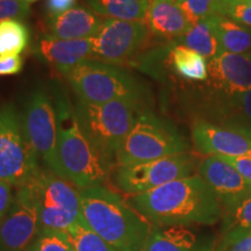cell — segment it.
<instances>
[{
  "mask_svg": "<svg viewBox=\"0 0 251 251\" xmlns=\"http://www.w3.org/2000/svg\"><path fill=\"white\" fill-rule=\"evenodd\" d=\"M127 202L150 224L157 226L211 227L224 216L218 198L198 175L129 196Z\"/></svg>",
  "mask_w": 251,
  "mask_h": 251,
  "instance_id": "cell-1",
  "label": "cell"
},
{
  "mask_svg": "<svg viewBox=\"0 0 251 251\" xmlns=\"http://www.w3.org/2000/svg\"><path fill=\"white\" fill-rule=\"evenodd\" d=\"M56 113L57 140L51 171L78 190L103 186L113 166L97 151L80 130L74 105L59 81L50 85Z\"/></svg>",
  "mask_w": 251,
  "mask_h": 251,
  "instance_id": "cell-2",
  "label": "cell"
},
{
  "mask_svg": "<svg viewBox=\"0 0 251 251\" xmlns=\"http://www.w3.org/2000/svg\"><path fill=\"white\" fill-rule=\"evenodd\" d=\"M84 224L117 251H143L151 224L106 186L78 190Z\"/></svg>",
  "mask_w": 251,
  "mask_h": 251,
  "instance_id": "cell-3",
  "label": "cell"
},
{
  "mask_svg": "<svg viewBox=\"0 0 251 251\" xmlns=\"http://www.w3.org/2000/svg\"><path fill=\"white\" fill-rule=\"evenodd\" d=\"M74 109L80 130L100 155L115 166V155L142 106L127 100L91 103L76 99Z\"/></svg>",
  "mask_w": 251,
  "mask_h": 251,
  "instance_id": "cell-4",
  "label": "cell"
},
{
  "mask_svg": "<svg viewBox=\"0 0 251 251\" xmlns=\"http://www.w3.org/2000/svg\"><path fill=\"white\" fill-rule=\"evenodd\" d=\"M78 99L91 103L127 100L142 106L147 100L146 84L118 65L89 59L64 75Z\"/></svg>",
  "mask_w": 251,
  "mask_h": 251,
  "instance_id": "cell-5",
  "label": "cell"
},
{
  "mask_svg": "<svg viewBox=\"0 0 251 251\" xmlns=\"http://www.w3.org/2000/svg\"><path fill=\"white\" fill-rule=\"evenodd\" d=\"M187 150V141L170 121L143 108L118 149L115 165L155 161Z\"/></svg>",
  "mask_w": 251,
  "mask_h": 251,
  "instance_id": "cell-6",
  "label": "cell"
},
{
  "mask_svg": "<svg viewBox=\"0 0 251 251\" xmlns=\"http://www.w3.org/2000/svg\"><path fill=\"white\" fill-rule=\"evenodd\" d=\"M39 161L24 131L20 113L6 103L0 108V180L15 187L31 183L42 169Z\"/></svg>",
  "mask_w": 251,
  "mask_h": 251,
  "instance_id": "cell-7",
  "label": "cell"
},
{
  "mask_svg": "<svg viewBox=\"0 0 251 251\" xmlns=\"http://www.w3.org/2000/svg\"><path fill=\"white\" fill-rule=\"evenodd\" d=\"M35 197L39 228L67 231L84 224L78 188L48 168L41 169L30 183Z\"/></svg>",
  "mask_w": 251,
  "mask_h": 251,
  "instance_id": "cell-8",
  "label": "cell"
},
{
  "mask_svg": "<svg viewBox=\"0 0 251 251\" xmlns=\"http://www.w3.org/2000/svg\"><path fill=\"white\" fill-rule=\"evenodd\" d=\"M196 169V157L190 152H183L150 162L115 165L111 180L121 192L137 196L174 180L193 176Z\"/></svg>",
  "mask_w": 251,
  "mask_h": 251,
  "instance_id": "cell-9",
  "label": "cell"
},
{
  "mask_svg": "<svg viewBox=\"0 0 251 251\" xmlns=\"http://www.w3.org/2000/svg\"><path fill=\"white\" fill-rule=\"evenodd\" d=\"M19 113L28 141L46 168L51 170L55 159L57 126L50 87L40 83L28 91Z\"/></svg>",
  "mask_w": 251,
  "mask_h": 251,
  "instance_id": "cell-10",
  "label": "cell"
},
{
  "mask_svg": "<svg viewBox=\"0 0 251 251\" xmlns=\"http://www.w3.org/2000/svg\"><path fill=\"white\" fill-rule=\"evenodd\" d=\"M150 31L143 21L105 19L91 37L92 58L107 64H124L134 61L148 42Z\"/></svg>",
  "mask_w": 251,
  "mask_h": 251,
  "instance_id": "cell-11",
  "label": "cell"
},
{
  "mask_svg": "<svg viewBox=\"0 0 251 251\" xmlns=\"http://www.w3.org/2000/svg\"><path fill=\"white\" fill-rule=\"evenodd\" d=\"M39 229V218L30 183L17 187L14 201L0 222V251H28Z\"/></svg>",
  "mask_w": 251,
  "mask_h": 251,
  "instance_id": "cell-12",
  "label": "cell"
},
{
  "mask_svg": "<svg viewBox=\"0 0 251 251\" xmlns=\"http://www.w3.org/2000/svg\"><path fill=\"white\" fill-rule=\"evenodd\" d=\"M198 176L206 181L224 208V214L233 211L251 196V184L233 165L218 156H207L198 164Z\"/></svg>",
  "mask_w": 251,
  "mask_h": 251,
  "instance_id": "cell-13",
  "label": "cell"
},
{
  "mask_svg": "<svg viewBox=\"0 0 251 251\" xmlns=\"http://www.w3.org/2000/svg\"><path fill=\"white\" fill-rule=\"evenodd\" d=\"M218 241L203 226L151 225L143 251H215Z\"/></svg>",
  "mask_w": 251,
  "mask_h": 251,
  "instance_id": "cell-14",
  "label": "cell"
},
{
  "mask_svg": "<svg viewBox=\"0 0 251 251\" xmlns=\"http://www.w3.org/2000/svg\"><path fill=\"white\" fill-rule=\"evenodd\" d=\"M194 147L207 156L237 157L251 152V137L224 126L198 120L192 127Z\"/></svg>",
  "mask_w": 251,
  "mask_h": 251,
  "instance_id": "cell-15",
  "label": "cell"
},
{
  "mask_svg": "<svg viewBox=\"0 0 251 251\" xmlns=\"http://www.w3.org/2000/svg\"><path fill=\"white\" fill-rule=\"evenodd\" d=\"M213 92L234 94L251 90V63L248 55L221 51L207 63Z\"/></svg>",
  "mask_w": 251,
  "mask_h": 251,
  "instance_id": "cell-16",
  "label": "cell"
},
{
  "mask_svg": "<svg viewBox=\"0 0 251 251\" xmlns=\"http://www.w3.org/2000/svg\"><path fill=\"white\" fill-rule=\"evenodd\" d=\"M33 52L40 61L51 65L64 76L72 68L92 58V41L91 37L62 40L46 35L35 43Z\"/></svg>",
  "mask_w": 251,
  "mask_h": 251,
  "instance_id": "cell-17",
  "label": "cell"
},
{
  "mask_svg": "<svg viewBox=\"0 0 251 251\" xmlns=\"http://www.w3.org/2000/svg\"><path fill=\"white\" fill-rule=\"evenodd\" d=\"M207 111L208 118L205 121L251 137V90L234 94L213 92Z\"/></svg>",
  "mask_w": 251,
  "mask_h": 251,
  "instance_id": "cell-18",
  "label": "cell"
},
{
  "mask_svg": "<svg viewBox=\"0 0 251 251\" xmlns=\"http://www.w3.org/2000/svg\"><path fill=\"white\" fill-rule=\"evenodd\" d=\"M102 21L92 9L75 5L64 13L47 18V35L62 40L90 39L96 35Z\"/></svg>",
  "mask_w": 251,
  "mask_h": 251,
  "instance_id": "cell-19",
  "label": "cell"
},
{
  "mask_svg": "<svg viewBox=\"0 0 251 251\" xmlns=\"http://www.w3.org/2000/svg\"><path fill=\"white\" fill-rule=\"evenodd\" d=\"M146 25L153 36L174 43L191 27L176 0H151L147 11Z\"/></svg>",
  "mask_w": 251,
  "mask_h": 251,
  "instance_id": "cell-20",
  "label": "cell"
},
{
  "mask_svg": "<svg viewBox=\"0 0 251 251\" xmlns=\"http://www.w3.org/2000/svg\"><path fill=\"white\" fill-rule=\"evenodd\" d=\"M221 51L248 55L251 52V28L222 15L208 18Z\"/></svg>",
  "mask_w": 251,
  "mask_h": 251,
  "instance_id": "cell-21",
  "label": "cell"
},
{
  "mask_svg": "<svg viewBox=\"0 0 251 251\" xmlns=\"http://www.w3.org/2000/svg\"><path fill=\"white\" fill-rule=\"evenodd\" d=\"M149 0H86L94 13L125 21L146 23Z\"/></svg>",
  "mask_w": 251,
  "mask_h": 251,
  "instance_id": "cell-22",
  "label": "cell"
},
{
  "mask_svg": "<svg viewBox=\"0 0 251 251\" xmlns=\"http://www.w3.org/2000/svg\"><path fill=\"white\" fill-rule=\"evenodd\" d=\"M170 64L176 74L187 81H203L208 78L206 58L184 46L171 47Z\"/></svg>",
  "mask_w": 251,
  "mask_h": 251,
  "instance_id": "cell-23",
  "label": "cell"
},
{
  "mask_svg": "<svg viewBox=\"0 0 251 251\" xmlns=\"http://www.w3.org/2000/svg\"><path fill=\"white\" fill-rule=\"evenodd\" d=\"M175 45L192 49L208 59L214 58L221 52L214 30L208 19L191 25L186 33L176 41Z\"/></svg>",
  "mask_w": 251,
  "mask_h": 251,
  "instance_id": "cell-24",
  "label": "cell"
},
{
  "mask_svg": "<svg viewBox=\"0 0 251 251\" xmlns=\"http://www.w3.org/2000/svg\"><path fill=\"white\" fill-rule=\"evenodd\" d=\"M30 43V30L23 20L0 21V56L20 55Z\"/></svg>",
  "mask_w": 251,
  "mask_h": 251,
  "instance_id": "cell-25",
  "label": "cell"
},
{
  "mask_svg": "<svg viewBox=\"0 0 251 251\" xmlns=\"http://www.w3.org/2000/svg\"><path fill=\"white\" fill-rule=\"evenodd\" d=\"M74 251H117L107 242L87 228L85 224H77L68 229Z\"/></svg>",
  "mask_w": 251,
  "mask_h": 251,
  "instance_id": "cell-26",
  "label": "cell"
},
{
  "mask_svg": "<svg viewBox=\"0 0 251 251\" xmlns=\"http://www.w3.org/2000/svg\"><path fill=\"white\" fill-rule=\"evenodd\" d=\"M28 251H74L67 231L39 228Z\"/></svg>",
  "mask_w": 251,
  "mask_h": 251,
  "instance_id": "cell-27",
  "label": "cell"
},
{
  "mask_svg": "<svg viewBox=\"0 0 251 251\" xmlns=\"http://www.w3.org/2000/svg\"><path fill=\"white\" fill-rule=\"evenodd\" d=\"M221 221L220 235L230 231L251 230V196L244 199L233 211L225 213Z\"/></svg>",
  "mask_w": 251,
  "mask_h": 251,
  "instance_id": "cell-28",
  "label": "cell"
},
{
  "mask_svg": "<svg viewBox=\"0 0 251 251\" xmlns=\"http://www.w3.org/2000/svg\"><path fill=\"white\" fill-rule=\"evenodd\" d=\"M191 25L218 15L220 0H176Z\"/></svg>",
  "mask_w": 251,
  "mask_h": 251,
  "instance_id": "cell-29",
  "label": "cell"
},
{
  "mask_svg": "<svg viewBox=\"0 0 251 251\" xmlns=\"http://www.w3.org/2000/svg\"><path fill=\"white\" fill-rule=\"evenodd\" d=\"M218 15L251 28V0H220Z\"/></svg>",
  "mask_w": 251,
  "mask_h": 251,
  "instance_id": "cell-30",
  "label": "cell"
},
{
  "mask_svg": "<svg viewBox=\"0 0 251 251\" xmlns=\"http://www.w3.org/2000/svg\"><path fill=\"white\" fill-rule=\"evenodd\" d=\"M215 251H251V230L220 235Z\"/></svg>",
  "mask_w": 251,
  "mask_h": 251,
  "instance_id": "cell-31",
  "label": "cell"
},
{
  "mask_svg": "<svg viewBox=\"0 0 251 251\" xmlns=\"http://www.w3.org/2000/svg\"><path fill=\"white\" fill-rule=\"evenodd\" d=\"M29 14L30 4L26 0H0V21L24 20Z\"/></svg>",
  "mask_w": 251,
  "mask_h": 251,
  "instance_id": "cell-32",
  "label": "cell"
},
{
  "mask_svg": "<svg viewBox=\"0 0 251 251\" xmlns=\"http://www.w3.org/2000/svg\"><path fill=\"white\" fill-rule=\"evenodd\" d=\"M24 58L20 55L0 56V76H13L23 71Z\"/></svg>",
  "mask_w": 251,
  "mask_h": 251,
  "instance_id": "cell-33",
  "label": "cell"
},
{
  "mask_svg": "<svg viewBox=\"0 0 251 251\" xmlns=\"http://www.w3.org/2000/svg\"><path fill=\"white\" fill-rule=\"evenodd\" d=\"M13 201V185L5 180H0V222L7 215Z\"/></svg>",
  "mask_w": 251,
  "mask_h": 251,
  "instance_id": "cell-34",
  "label": "cell"
},
{
  "mask_svg": "<svg viewBox=\"0 0 251 251\" xmlns=\"http://www.w3.org/2000/svg\"><path fill=\"white\" fill-rule=\"evenodd\" d=\"M234 166L248 183L251 184V152L237 157H222Z\"/></svg>",
  "mask_w": 251,
  "mask_h": 251,
  "instance_id": "cell-35",
  "label": "cell"
},
{
  "mask_svg": "<svg viewBox=\"0 0 251 251\" xmlns=\"http://www.w3.org/2000/svg\"><path fill=\"white\" fill-rule=\"evenodd\" d=\"M75 2L76 0H48L46 5L48 17H56V15L64 13L74 7Z\"/></svg>",
  "mask_w": 251,
  "mask_h": 251,
  "instance_id": "cell-36",
  "label": "cell"
},
{
  "mask_svg": "<svg viewBox=\"0 0 251 251\" xmlns=\"http://www.w3.org/2000/svg\"><path fill=\"white\" fill-rule=\"evenodd\" d=\"M26 1H27V2H29V4H30V2H34V1H37V0H26Z\"/></svg>",
  "mask_w": 251,
  "mask_h": 251,
  "instance_id": "cell-37",
  "label": "cell"
},
{
  "mask_svg": "<svg viewBox=\"0 0 251 251\" xmlns=\"http://www.w3.org/2000/svg\"><path fill=\"white\" fill-rule=\"evenodd\" d=\"M248 56H249V59H250V63H251V52H250V54H248Z\"/></svg>",
  "mask_w": 251,
  "mask_h": 251,
  "instance_id": "cell-38",
  "label": "cell"
},
{
  "mask_svg": "<svg viewBox=\"0 0 251 251\" xmlns=\"http://www.w3.org/2000/svg\"><path fill=\"white\" fill-rule=\"evenodd\" d=\"M149 1H151V0H149Z\"/></svg>",
  "mask_w": 251,
  "mask_h": 251,
  "instance_id": "cell-39",
  "label": "cell"
}]
</instances>
